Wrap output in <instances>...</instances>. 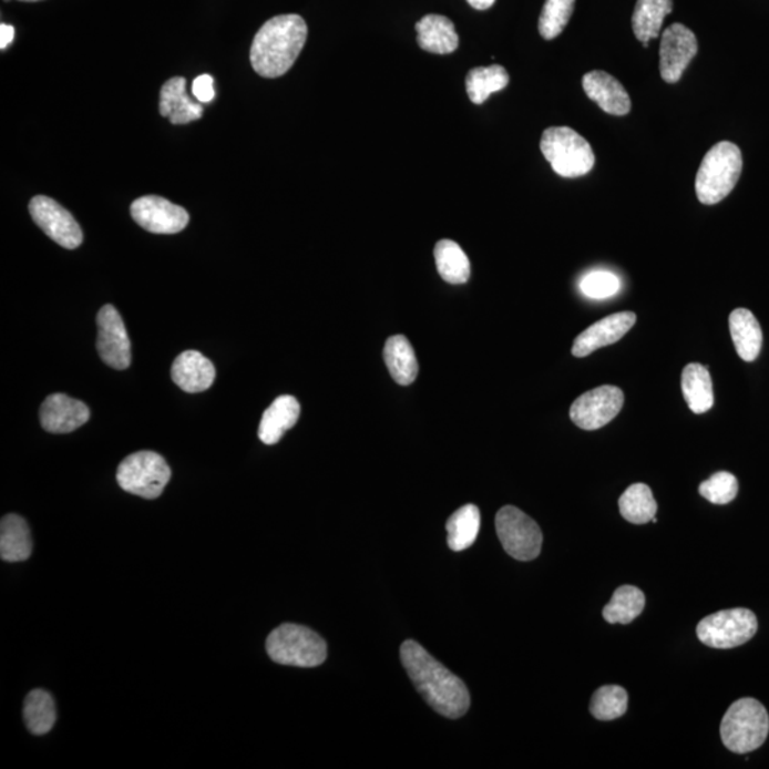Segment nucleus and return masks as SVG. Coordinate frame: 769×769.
<instances>
[{"label": "nucleus", "mask_w": 769, "mask_h": 769, "mask_svg": "<svg viewBox=\"0 0 769 769\" xmlns=\"http://www.w3.org/2000/svg\"><path fill=\"white\" fill-rule=\"evenodd\" d=\"M628 694L621 686H604L593 694L591 712L598 721L617 720L627 712Z\"/></svg>", "instance_id": "33"}, {"label": "nucleus", "mask_w": 769, "mask_h": 769, "mask_svg": "<svg viewBox=\"0 0 769 769\" xmlns=\"http://www.w3.org/2000/svg\"><path fill=\"white\" fill-rule=\"evenodd\" d=\"M481 529V512L474 504H466L454 512L447 523L448 544L453 552L466 551L476 542Z\"/></svg>", "instance_id": "28"}, {"label": "nucleus", "mask_w": 769, "mask_h": 769, "mask_svg": "<svg viewBox=\"0 0 769 769\" xmlns=\"http://www.w3.org/2000/svg\"><path fill=\"white\" fill-rule=\"evenodd\" d=\"M401 662L414 688L434 711L447 718H461L471 707V694L461 678L433 658L421 644L408 640L401 647Z\"/></svg>", "instance_id": "1"}, {"label": "nucleus", "mask_w": 769, "mask_h": 769, "mask_svg": "<svg viewBox=\"0 0 769 769\" xmlns=\"http://www.w3.org/2000/svg\"><path fill=\"white\" fill-rule=\"evenodd\" d=\"M742 173L741 150L731 142L717 143L704 156L696 178L700 203L712 206L722 202L737 186Z\"/></svg>", "instance_id": "3"}, {"label": "nucleus", "mask_w": 769, "mask_h": 769, "mask_svg": "<svg viewBox=\"0 0 769 769\" xmlns=\"http://www.w3.org/2000/svg\"><path fill=\"white\" fill-rule=\"evenodd\" d=\"M267 653L283 666L312 668L327 660V643L311 628L283 624L269 634Z\"/></svg>", "instance_id": "5"}, {"label": "nucleus", "mask_w": 769, "mask_h": 769, "mask_svg": "<svg viewBox=\"0 0 769 769\" xmlns=\"http://www.w3.org/2000/svg\"><path fill=\"white\" fill-rule=\"evenodd\" d=\"M541 150L554 173L566 178L584 176L596 162L591 143L571 127L544 130Z\"/></svg>", "instance_id": "6"}, {"label": "nucleus", "mask_w": 769, "mask_h": 769, "mask_svg": "<svg viewBox=\"0 0 769 769\" xmlns=\"http://www.w3.org/2000/svg\"><path fill=\"white\" fill-rule=\"evenodd\" d=\"M134 222L153 234H177L188 226L186 208L158 196L140 197L130 207Z\"/></svg>", "instance_id": "13"}, {"label": "nucleus", "mask_w": 769, "mask_h": 769, "mask_svg": "<svg viewBox=\"0 0 769 769\" xmlns=\"http://www.w3.org/2000/svg\"><path fill=\"white\" fill-rule=\"evenodd\" d=\"M583 89L588 99L596 102L604 112L613 116H626L632 110V100L624 89L612 74L594 70L584 74Z\"/></svg>", "instance_id": "17"}, {"label": "nucleus", "mask_w": 769, "mask_h": 769, "mask_svg": "<svg viewBox=\"0 0 769 769\" xmlns=\"http://www.w3.org/2000/svg\"><path fill=\"white\" fill-rule=\"evenodd\" d=\"M494 2H496V0H468V3L478 10H486L492 8Z\"/></svg>", "instance_id": "39"}, {"label": "nucleus", "mask_w": 769, "mask_h": 769, "mask_svg": "<svg viewBox=\"0 0 769 769\" xmlns=\"http://www.w3.org/2000/svg\"><path fill=\"white\" fill-rule=\"evenodd\" d=\"M720 732L724 746L731 752L756 751L767 741L768 711L760 701L753 698H741L728 708L722 718Z\"/></svg>", "instance_id": "4"}, {"label": "nucleus", "mask_w": 769, "mask_h": 769, "mask_svg": "<svg viewBox=\"0 0 769 769\" xmlns=\"http://www.w3.org/2000/svg\"><path fill=\"white\" fill-rule=\"evenodd\" d=\"M496 532L504 551L516 561L531 562L541 554V527L521 509L502 507L496 514Z\"/></svg>", "instance_id": "9"}, {"label": "nucleus", "mask_w": 769, "mask_h": 769, "mask_svg": "<svg viewBox=\"0 0 769 769\" xmlns=\"http://www.w3.org/2000/svg\"><path fill=\"white\" fill-rule=\"evenodd\" d=\"M172 378L183 391L198 393L212 388L216 368L198 351H184L173 362Z\"/></svg>", "instance_id": "18"}, {"label": "nucleus", "mask_w": 769, "mask_h": 769, "mask_svg": "<svg viewBox=\"0 0 769 769\" xmlns=\"http://www.w3.org/2000/svg\"><path fill=\"white\" fill-rule=\"evenodd\" d=\"M511 82L507 70L499 64L472 69L466 78V92L474 104H483L491 94L501 92Z\"/></svg>", "instance_id": "30"}, {"label": "nucleus", "mask_w": 769, "mask_h": 769, "mask_svg": "<svg viewBox=\"0 0 769 769\" xmlns=\"http://www.w3.org/2000/svg\"><path fill=\"white\" fill-rule=\"evenodd\" d=\"M581 291L593 299H604L616 296L621 289V279L616 274L608 271H593L586 274L581 281Z\"/></svg>", "instance_id": "36"}, {"label": "nucleus", "mask_w": 769, "mask_h": 769, "mask_svg": "<svg viewBox=\"0 0 769 769\" xmlns=\"http://www.w3.org/2000/svg\"><path fill=\"white\" fill-rule=\"evenodd\" d=\"M758 630L756 614L748 608H731L703 618L697 637L708 647L727 650L751 640Z\"/></svg>", "instance_id": "8"}, {"label": "nucleus", "mask_w": 769, "mask_h": 769, "mask_svg": "<svg viewBox=\"0 0 769 769\" xmlns=\"http://www.w3.org/2000/svg\"><path fill=\"white\" fill-rule=\"evenodd\" d=\"M187 82L184 78H173L163 84L160 93V114L168 117L172 124H187L202 119L203 106L187 96Z\"/></svg>", "instance_id": "19"}, {"label": "nucleus", "mask_w": 769, "mask_h": 769, "mask_svg": "<svg viewBox=\"0 0 769 769\" xmlns=\"http://www.w3.org/2000/svg\"><path fill=\"white\" fill-rule=\"evenodd\" d=\"M730 331L738 357L746 362L756 361L762 348V329L753 314L746 308L734 309Z\"/></svg>", "instance_id": "22"}, {"label": "nucleus", "mask_w": 769, "mask_h": 769, "mask_svg": "<svg viewBox=\"0 0 769 769\" xmlns=\"http://www.w3.org/2000/svg\"><path fill=\"white\" fill-rule=\"evenodd\" d=\"M90 411L86 403L64 393L50 394L40 408V423L50 433H70L88 423Z\"/></svg>", "instance_id": "16"}, {"label": "nucleus", "mask_w": 769, "mask_h": 769, "mask_svg": "<svg viewBox=\"0 0 769 769\" xmlns=\"http://www.w3.org/2000/svg\"><path fill=\"white\" fill-rule=\"evenodd\" d=\"M438 273L449 284H464L471 277V263L461 246L452 239H442L434 247Z\"/></svg>", "instance_id": "27"}, {"label": "nucleus", "mask_w": 769, "mask_h": 769, "mask_svg": "<svg viewBox=\"0 0 769 769\" xmlns=\"http://www.w3.org/2000/svg\"><path fill=\"white\" fill-rule=\"evenodd\" d=\"M697 52L696 34L687 27L674 23L664 30L660 47V73L664 82L677 83Z\"/></svg>", "instance_id": "14"}, {"label": "nucleus", "mask_w": 769, "mask_h": 769, "mask_svg": "<svg viewBox=\"0 0 769 769\" xmlns=\"http://www.w3.org/2000/svg\"><path fill=\"white\" fill-rule=\"evenodd\" d=\"M98 351L106 366L114 369H126L132 363V344L126 326L116 308L104 306L98 314Z\"/></svg>", "instance_id": "12"}, {"label": "nucleus", "mask_w": 769, "mask_h": 769, "mask_svg": "<svg viewBox=\"0 0 769 769\" xmlns=\"http://www.w3.org/2000/svg\"><path fill=\"white\" fill-rule=\"evenodd\" d=\"M301 407L291 394L278 397L264 412L259 422L258 437L263 443L276 444L281 441L284 433L298 422Z\"/></svg>", "instance_id": "20"}, {"label": "nucleus", "mask_w": 769, "mask_h": 769, "mask_svg": "<svg viewBox=\"0 0 769 769\" xmlns=\"http://www.w3.org/2000/svg\"><path fill=\"white\" fill-rule=\"evenodd\" d=\"M20 2H39V0H20Z\"/></svg>", "instance_id": "40"}, {"label": "nucleus", "mask_w": 769, "mask_h": 769, "mask_svg": "<svg viewBox=\"0 0 769 769\" xmlns=\"http://www.w3.org/2000/svg\"><path fill=\"white\" fill-rule=\"evenodd\" d=\"M636 321L637 317L634 312H617L601 319L576 338L572 348L573 356L584 358L597 349L613 346L630 331Z\"/></svg>", "instance_id": "15"}, {"label": "nucleus", "mask_w": 769, "mask_h": 769, "mask_svg": "<svg viewBox=\"0 0 769 769\" xmlns=\"http://www.w3.org/2000/svg\"><path fill=\"white\" fill-rule=\"evenodd\" d=\"M29 212L38 227L59 246L74 249L83 243V232L76 219L53 198L33 197L29 204Z\"/></svg>", "instance_id": "11"}, {"label": "nucleus", "mask_w": 769, "mask_h": 769, "mask_svg": "<svg viewBox=\"0 0 769 769\" xmlns=\"http://www.w3.org/2000/svg\"><path fill=\"white\" fill-rule=\"evenodd\" d=\"M574 3L576 0H546L539 19V32L543 39H556L563 32L571 22Z\"/></svg>", "instance_id": "34"}, {"label": "nucleus", "mask_w": 769, "mask_h": 769, "mask_svg": "<svg viewBox=\"0 0 769 769\" xmlns=\"http://www.w3.org/2000/svg\"><path fill=\"white\" fill-rule=\"evenodd\" d=\"M172 478L168 464L156 452L130 454L117 469V483L124 492L143 499H157Z\"/></svg>", "instance_id": "7"}, {"label": "nucleus", "mask_w": 769, "mask_h": 769, "mask_svg": "<svg viewBox=\"0 0 769 769\" xmlns=\"http://www.w3.org/2000/svg\"><path fill=\"white\" fill-rule=\"evenodd\" d=\"M700 494L714 504H728L737 498L738 481L730 472L712 474L708 481L700 484Z\"/></svg>", "instance_id": "35"}, {"label": "nucleus", "mask_w": 769, "mask_h": 769, "mask_svg": "<svg viewBox=\"0 0 769 769\" xmlns=\"http://www.w3.org/2000/svg\"><path fill=\"white\" fill-rule=\"evenodd\" d=\"M32 537L27 521L18 514H8L0 523V556L4 562L28 561L32 554Z\"/></svg>", "instance_id": "23"}, {"label": "nucleus", "mask_w": 769, "mask_h": 769, "mask_svg": "<svg viewBox=\"0 0 769 769\" xmlns=\"http://www.w3.org/2000/svg\"><path fill=\"white\" fill-rule=\"evenodd\" d=\"M214 79L209 74H202L194 79L193 82V94L194 98L198 100L199 103H209L216 96L214 92Z\"/></svg>", "instance_id": "37"}, {"label": "nucleus", "mask_w": 769, "mask_h": 769, "mask_svg": "<svg viewBox=\"0 0 769 769\" xmlns=\"http://www.w3.org/2000/svg\"><path fill=\"white\" fill-rule=\"evenodd\" d=\"M644 607H646V596L640 588L622 586L613 593L611 603L603 608V617L612 624H630L640 616Z\"/></svg>", "instance_id": "31"}, {"label": "nucleus", "mask_w": 769, "mask_h": 769, "mask_svg": "<svg viewBox=\"0 0 769 769\" xmlns=\"http://www.w3.org/2000/svg\"><path fill=\"white\" fill-rule=\"evenodd\" d=\"M14 37V29L9 27V24H2L0 27V48L7 49L10 43H12Z\"/></svg>", "instance_id": "38"}, {"label": "nucleus", "mask_w": 769, "mask_h": 769, "mask_svg": "<svg viewBox=\"0 0 769 769\" xmlns=\"http://www.w3.org/2000/svg\"><path fill=\"white\" fill-rule=\"evenodd\" d=\"M418 44L434 54L453 53L459 47V37L452 20L442 14H428L417 23Z\"/></svg>", "instance_id": "21"}, {"label": "nucleus", "mask_w": 769, "mask_h": 769, "mask_svg": "<svg viewBox=\"0 0 769 769\" xmlns=\"http://www.w3.org/2000/svg\"><path fill=\"white\" fill-rule=\"evenodd\" d=\"M624 404V393L613 384H603L581 394L573 402L571 419L576 427L584 431H596L611 423L621 413Z\"/></svg>", "instance_id": "10"}, {"label": "nucleus", "mask_w": 769, "mask_h": 769, "mask_svg": "<svg viewBox=\"0 0 769 769\" xmlns=\"http://www.w3.org/2000/svg\"><path fill=\"white\" fill-rule=\"evenodd\" d=\"M681 391L691 412L701 414L710 411L714 391L708 368L701 363H688L681 376Z\"/></svg>", "instance_id": "24"}, {"label": "nucleus", "mask_w": 769, "mask_h": 769, "mask_svg": "<svg viewBox=\"0 0 769 769\" xmlns=\"http://www.w3.org/2000/svg\"><path fill=\"white\" fill-rule=\"evenodd\" d=\"M673 12V0H637L633 13V32L642 43L660 34L664 19Z\"/></svg>", "instance_id": "26"}, {"label": "nucleus", "mask_w": 769, "mask_h": 769, "mask_svg": "<svg viewBox=\"0 0 769 769\" xmlns=\"http://www.w3.org/2000/svg\"><path fill=\"white\" fill-rule=\"evenodd\" d=\"M308 28L299 14H279L258 30L249 50L252 66L262 78H281L306 47Z\"/></svg>", "instance_id": "2"}, {"label": "nucleus", "mask_w": 769, "mask_h": 769, "mask_svg": "<svg viewBox=\"0 0 769 769\" xmlns=\"http://www.w3.org/2000/svg\"><path fill=\"white\" fill-rule=\"evenodd\" d=\"M23 717L30 732L34 736H44L57 722V706H54L53 697L44 690L29 693L24 700Z\"/></svg>", "instance_id": "32"}, {"label": "nucleus", "mask_w": 769, "mask_h": 769, "mask_svg": "<svg viewBox=\"0 0 769 769\" xmlns=\"http://www.w3.org/2000/svg\"><path fill=\"white\" fill-rule=\"evenodd\" d=\"M621 513L627 522L646 524L656 517L658 506L652 489L644 483L632 484L618 501Z\"/></svg>", "instance_id": "29"}, {"label": "nucleus", "mask_w": 769, "mask_h": 769, "mask_svg": "<svg viewBox=\"0 0 769 769\" xmlns=\"http://www.w3.org/2000/svg\"><path fill=\"white\" fill-rule=\"evenodd\" d=\"M384 363L393 381L407 387L418 377L419 363L414 356L409 339L403 336H394L388 339L383 349Z\"/></svg>", "instance_id": "25"}]
</instances>
